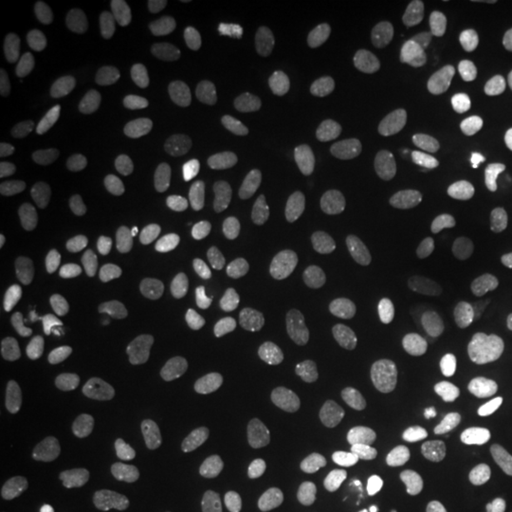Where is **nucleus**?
I'll return each mask as SVG.
<instances>
[{
    "label": "nucleus",
    "mask_w": 512,
    "mask_h": 512,
    "mask_svg": "<svg viewBox=\"0 0 512 512\" xmlns=\"http://www.w3.org/2000/svg\"><path fill=\"white\" fill-rule=\"evenodd\" d=\"M175 329V321L169 311L162 308H150L145 310L133 323V334L139 342L156 344L171 336Z\"/></svg>",
    "instance_id": "obj_40"
},
{
    "label": "nucleus",
    "mask_w": 512,
    "mask_h": 512,
    "mask_svg": "<svg viewBox=\"0 0 512 512\" xmlns=\"http://www.w3.org/2000/svg\"><path fill=\"white\" fill-rule=\"evenodd\" d=\"M165 512H194L186 503H184L183 499H175L169 507H167V511Z\"/></svg>",
    "instance_id": "obj_54"
},
{
    "label": "nucleus",
    "mask_w": 512,
    "mask_h": 512,
    "mask_svg": "<svg viewBox=\"0 0 512 512\" xmlns=\"http://www.w3.org/2000/svg\"><path fill=\"white\" fill-rule=\"evenodd\" d=\"M511 95H512V69H511Z\"/></svg>",
    "instance_id": "obj_57"
},
{
    "label": "nucleus",
    "mask_w": 512,
    "mask_h": 512,
    "mask_svg": "<svg viewBox=\"0 0 512 512\" xmlns=\"http://www.w3.org/2000/svg\"><path fill=\"white\" fill-rule=\"evenodd\" d=\"M338 190L351 209L372 215L382 209L384 192L378 173L363 162H348L338 169Z\"/></svg>",
    "instance_id": "obj_3"
},
{
    "label": "nucleus",
    "mask_w": 512,
    "mask_h": 512,
    "mask_svg": "<svg viewBox=\"0 0 512 512\" xmlns=\"http://www.w3.org/2000/svg\"><path fill=\"white\" fill-rule=\"evenodd\" d=\"M38 435L42 440V448L46 456L54 461H65L71 458L76 433H74L73 420L69 414L59 406H48L37 421Z\"/></svg>",
    "instance_id": "obj_11"
},
{
    "label": "nucleus",
    "mask_w": 512,
    "mask_h": 512,
    "mask_svg": "<svg viewBox=\"0 0 512 512\" xmlns=\"http://www.w3.org/2000/svg\"><path fill=\"white\" fill-rule=\"evenodd\" d=\"M503 439L512 448V403L507 410V416H505V423H503Z\"/></svg>",
    "instance_id": "obj_52"
},
{
    "label": "nucleus",
    "mask_w": 512,
    "mask_h": 512,
    "mask_svg": "<svg viewBox=\"0 0 512 512\" xmlns=\"http://www.w3.org/2000/svg\"><path fill=\"white\" fill-rule=\"evenodd\" d=\"M222 18H224V29L228 37L243 54L255 52L256 48L262 44V38H264L262 19L251 2L224 0Z\"/></svg>",
    "instance_id": "obj_8"
},
{
    "label": "nucleus",
    "mask_w": 512,
    "mask_h": 512,
    "mask_svg": "<svg viewBox=\"0 0 512 512\" xmlns=\"http://www.w3.org/2000/svg\"><path fill=\"white\" fill-rule=\"evenodd\" d=\"M334 10L332 0H298L296 2V16L298 21L306 27L319 25L323 19L329 18Z\"/></svg>",
    "instance_id": "obj_48"
},
{
    "label": "nucleus",
    "mask_w": 512,
    "mask_h": 512,
    "mask_svg": "<svg viewBox=\"0 0 512 512\" xmlns=\"http://www.w3.org/2000/svg\"><path fill=\"white\" fill-rule=\"evenodd\" d=\"M302 103L315 118L327 122H351L361 114V101L338 86L310 88L304 93Z\"/></svg>",
    "instance_id": "obj_7"
},
{
    "label": "nucleus",
    "mask_w": 512,
    "mask_h": 512,
    "mask_svg": "<svg viewBox=\"0 0 512 512\" xmlns=\"http://www.w3.org/2000/svg\"><path fill=\"white\" fill-rule=\"evenodd\" d=\"M61 389L74 412L82 418H90L101 399L103 382L93 366L76 365L63 376Z\"/></svg>",
    "instance_id": "obj_13"
},
{
    "label": "nucleus",
    "mask_w": 512,
    "mask_h": 512,
    "mask_svg": "<svg viewBox=\"0 0 512 512\" xmlns=\"http://www.w3.org/2000/svg\"><path fill=\"white\" fill-rule=\"evenodd\" d=\"M230 334L239 348L256 351L268 340V329L262 317L253 310H241L230 321Z\"/></svg>",
    "instance_id": "obj_36"
},
{
    "label": "nucleus",
    "mask_w": 512,
    "mask_h": 512,
    "mask_svg": "<svg viewBox=\"0 0 512 512\" xmlns=\"http://www.w3.org/2000/svg\"><path fill=\"white\" fill-rule=\"evenodd\" d=\"M444 249L454 256L463 266L476 270V272H492L497 268V258L492 251H488L480 241L475 238L450 230L442 238Z\"/></svg>",
    "instance_id": "obj_24"
},
{
    "label": "nucleus",
    "mask_w": 512,
    "mask_h": 512,
    "mask_svg": "<svg viewBox=\"0 0 512 512\" xmlns=\"http://www.w3.org/2000/svg\"><path fill=\"white\" fill-rule=\"evenodd\" d=\"M120 220H122L120 211H110L103 219H99L93 224L92 230L84 236L74 251V268L86 270L109 251L110 245L118 238Z\"/></svg>",
    "instance_id": "obj_18"
},
{
    "label": "nucleus",
    "mask_w": 512,
    "mask_h": 512,
    "mask_svg": "<svg viewBox=\"0 0 512 512\" xmlns=\"http://www.w3.org/2000/svg\"><path fill=\"white\" fill-rule=\"evenodd\" d=\"M152 169V160L145 152H126L114 158L103 177H101V190L107 196H122L137 190L147 181Z\"/></svg>",
    "instance_id": "obj_9"
},
{
    "label": "nucleus",
    "mask_w": 512,
    "mask_h": 512,
    "mask_svg": "<svg viewBox=\"0 0 512 512\" xmlns=\"http://www.w3.org/2000/svg\"><path fill=\"white\" fill-rule=\"evenodd\" d=\"M33 336L25 327L2 325L0 327V355H12L29 348Z\"/></svg>",
    "instance_id": "obj_49"
},
{
    "label": "nucleus",
    "mask_w": 512,
    "mask_h": 512,
    "mask_svg": "<svg viewBox=\"0 0 512 512\" xmlns=\"http://www.w3.org/2000/svg\"><path fill=\"white\" fill-rule=\"evenodd\" d=\"M475 313L465 304H444L421 311L416 319V329L423 338L448 340L467 334L475 327Z\"/></svg>",
    "instance_id": "obj_6"
},
{
    "label": "nucleus",
    "mask_w": 512,
    "mask_h": 512,
    "mask_svg": "<svg viewBox=\"0 0 512 512\" xmlns=\"http://www.w3.org/2000/svg\"><path fill=\"white\" fill-rule=\"evenodd\" d=\"M52 376V366L42 361H23L2 366L0 385L6 391H29L33 387L46 384Z\"/></svg>",
    "instance_id": "obj_30"
},
{
    "label": "nucleus",
    "mask_w": 512,
    "mask_h": 512,
    "mask_svg": "<svg viewBox=\"0 0 512 512\" xmlns=\"http://www.w3.org/2000/svg\"><path fill=\"white\" fill-rule=\"evenodd\" d=\"M21 184V169H19L16 148L8 141H0V186L4 192L14 194Z\"/></svg>",
    "instance_id": "obj_46"
},
{
    "label": "nucleus",
    "mask_w": 512,
    "mask_h": 512,
    "mask_svg": "<svg viewBox=\"0 0 512 512\" xmlns=\"http://www.w3.org/2000/svg\"><path fill=\"white\" fill-rule=\"evenodd\" d=\"M342 363V336L334 327H321L310 344V376L315 384L327 385L338 376Z\"/></svg>",
    "instance_id": "obj_14"
},
{
    "label": "nucleus",
    "mask_w": 512,
    "mask_h": 512,
    "mask_svg": "<svg viewBox=\"0 0 512 512\" xmlns=\"http://www.w3.org/2000/svg\"><path fill=\"white\" fill-rule=\"evenodd\" d=\"M209 370L215 382L228 391H243L249 385L247 366L236 353L228 349H217L211 353Z\"/></svg>",
    "instance_id": "obj_34"
},
{
    "label": "nucleus",
    "mask_w": 512,
    "mask_h": 512,
    "mask_svg": "<svg viewBox=\"0 0 512 512\" xmlns=\"http://www.w3.org/2000/svg\"><path fill=\"white\" fill-rule=\"evenodd\" d=\"M361 476L351 467L332 469L327 475L315 480L311 488V501L319 505H336L349 499L359 488Z\"/></svg>",
    "instance_id": "obj_26"
},
{
    "label": "nucleus",
    "mask_w": 512,
    "mask_h": 512,
    "mask_svg": "<svg viewBox=\"0 0 512 512\" xmlns=\"http://www.w3.org/2000/svg\"><path fill=\"white\" fill-rule=\"evenodd\" d=\"M298 205L291 196L279 194L274 190H256L247 200V211L256 219L272 220L291 217Z\"/></svg>",
    "instance_id": "obj_37"
},
{
    "label": "nucleus",
    "mask_w": 512,
    "mask_h": 512,
    "mask_svg": "<svg viewBox=\"0 0 512 512\" xmlns=\"http://www.w3.org/2000/svg\"><path fill=\"white\" fill-rule=\"evenodd\" d=\"M54 84L57 92L73 103H84L93 93L92 73L76 59H65L55 67Z\"/></svg>",
    "instance_id": "obj_28"
},
{
    "label": "nucleus",
    "mask_w": 512,
    "mask_h": 512,
    "mask_svg": "<svg viewBox=\"0 0 512 512\" xmlns=\"http://www.w3.org/2000/svg\"><path fill=\"white\" fill-rule=\"evenodd\" d=\"M131 46L135 55L152 67H169L175 61L177 44L164 19L147 18L137 23Z\"/></svg>",
    "instance_id": "obj_4"
},
{
    "label": "nucleus",
    "mask_w": 512,
    "mask_h": 512,
    "mask_svg": "<svg viewBox=\"0 0 512 512\" xmlns=\"http://www.w3.org/2000/svg\"><path fill=\"white\" fill-rule=\"evenodd\" d=\"M321 454L315 448H300L283 461L279 480L287 490H296L304 486L311 476L317 473L321 465Z\"/></svg>",
    "instance_id": "obj_35"
},
{
    "label": "nucleus",
    "mask_w": 512,
    "mask_h": 512,
    "mask_svg": "<svg viewBox=\"0 0 512 512\" xmlns=\"http://www.w3.org/2000/svg\"><path fill=\"white\" fill-rule=\"evenodd\" d=\"M8 486H10V473L6 469H2L0 471V494H6Z\"/></svg>",
    "instance_id": "obj_56"
},
{
    "label": "nucleus",
    "mask_w": 512,
    "mask_h": 512,
    "mask_svg": "<svg viewBox=\"0 0 512 512\" xmlns=\"http://www.w3.org/2000/svg\"><path fill=\"white\" fill-rule=\"evenodd\" d=\"M429 384V403H427V418L433 425H442L452 420L463 401L465 382L454 363L439 361L429 366L427 370Z\"/></svg>",
    "instance_id": "obj_2"
},
{
    "label": "nucleus",
    "mask_w": 512,
    "mask_h": 512,
    "mask_svg": "<svg viewBox=\"0 0 512 512\" xmlns=\"http://www.w3.org/2000/svg\"><path fill=\"white\" fill-rule=\"evenodd\" d=\"M414 512H448L439 499L433 494L420 495V499L414 505Z\"/></svg>",
    "instance_id": "obj_51"
},
{
    "label": "nucleus",
    "mask_w": 512,
    "mask_h": 512,
    "mask_svg": "<svg viewBox=\"0 0 512 512\" xmlns=\"http://www.w3.org/2000/svg\"><path fill=\"white\" fill-rule=\"evenodd\" d=\"M230 37L219 23H205L200 31L203 73L219 78L230 65Z\"/></svg>",
    "instance_id": "obj_23"
},
{
    "label": "nucleus",
    "mask_w": 512,
    "mask_h": 512,
    "mask_svg": "<svg viewBox=\"0 0 512 512\" xmlns=\"http://www.w3.org/2000/svg\"><path fill=\"white\" fill-rule=\"evenodd\" d=\"M177 480L169 471H154L133 484V497L141 505H156L175 492Z\"/></svg>",
    "instance_id": "obj_44"
},
{
    "label": "nucleus",
    "mask_w": 512,
    "mask_h": 512,
    "mask_svg": "<svg viewBox=\"0 0 512 512\" xmlns=\"http://www.w3.org/2000/svg\"><path fill=\"white\" fill-rule=\"evenodd\" d=\"M202 200V188L198 184L188 179L179 181L169 190L164 202L160 203V224L167 228H183L198 217Z\"/></svg>",
    "instance_id": "obj_15"
},
{
    "label": "nucleus",
    "mask_w": 512,
    "mask_h": 512,
    "mask_svg": "<svg viewBox=\"0 0 512 512\" xmlns=\"http://www.w3.org/2000/svg\"><path fill=\"white\" fill-rule=\"evenodd\" d=\"M275 465H277V458H275V454H268L266 458L262 459V469H264V473H266V475L274 471Z\"/></svg>",
    "instance_id": "obj_55"
},
{
    "label": "nucleus",
    "mask_w": 512,
    "mask_h": 512,
    "mask_svg": "<svg viewBox=\"0 0 512 512\" xmlns=\"http://www.w3.org/2000/svg\"><path fill=\"white\" fill-rule=\"evenodd\" d=\"M306 255V245L294 236L268 239L249 253V266L256 274L274 277L294 270Z\"/></svg>",
    "instance_id": "obj_5"
},
{
    "label": "nucleus",
    "mask_w": 512,
    "mask_h": 512,
    "mask_svg": "<svg viewBox=\"0 0 512 512\" xmlns=\"http://www.w3.org/2000/svg\"><path fill=\"white\" fill-rule=\"evenodd\" d=\"M382 294V277L366 268L342 272L332 281L329 289L330 302L346 313H359L374 308Z\"/></svg>",
    "instance_id": "obj_1"
},
{
    "label": "nucleus",
    "mask_w": 512,
    "mask_h": 512,
    "mask_svg": "<svg viewBox=\"0 0 512 512\" xmlns=\"http://www.w3.org/2000/svg\"><path fill=\"white\" fill-rule=\"evenodd\" d=\"M139 414L152 431H167L173 425V414L158 389H150L141 395Z\"/></svg>",
    "instance_id": "obj_45"
},
{
    "label": "nucleus",
    "mask_w": 512,
    "mask_h": 512,
    "mask_svg": "<svg viewBox=\"0 0 512 512\" xmlns=\"http://www.w3.org/2000/svg\"><path fill=\"white\" fill-rule=\"evenodd\" d=\"M194 494H196V501L203 511H215L222 501V494H224L222 476L202 473L196 478Z\"/></svg>",
    "instance_id": "obj_47"
},
{
    "label": "nucleus",
    "mask_w": 512,
    "mask_h": 512,
    "mask_svg": "<svg viewBox=\"0 0 512 512\" xmlns=\"http://www.w3.org/2000/svg\"><path fill=\"white\" fill-rule=\"evenodd\" d=\"M234 478V497L239 505L251 507L262 501L266 494V473L262 469V461L255 454H241L232 469Z\"/></svg>",
    "instance_id": "obj_20"
},
{
    "label": "nucleus",
    "mask_w": 512,
    "mask_h": 512,
    "mask_svg": "<svg viewBox=\"0 0 512 512\" xmlns=\"http://www.w3.org/2000/svg\"><path fill=\"white\" fill-rule=\"evenodd\" d=\"M69 126L71 124H69L67 110L63 109L61 105L50 107L40 116L37 129L33 131V139H31L33 150L40 156L54 152L67 139Z\"/></svg>",
    "instance_id": "obj_29"
},
{
    "label": "nucleus",
    "mask_w": 512,
    "mask_h": 512,
    "mask_svg": "<svg viewBox=\"0 0 512 512\" xmlns=\"http://www.w3.org/2000/svg\"><path fill=\"white\" fill-rule=\"evenodd\" d=\"M437 63L442 71L467 74V76H482L486 69V57L475 48H450L442 46L437 54Z\"/></svg>",
    "instance_id": "obj_39"
},
{
    "label": "nucleus",
    "mask_w": 512,
    "mask_h": 512,
    "mask_svg": "<svg viewBox=\"0 0 512 512\" xmlns=\"http://www.w3.org/2000/svg\"><path fill=\"white\" fill-rule=\"evenodd\" d=\"M480 456V444L473 435L467 433L456 435L446 446V465L459 480H467L475 475L480 465Z\"/></svg>",
    "instance_id": "obj_31"
},
{
    "label": "nucleus",
    "mask_w": 512,
    "mask_h": 512,
    "mask_svg": "<svg viewBox=\"0 0 512 512\" xmlns=\"http://www.w3.org/2000/svg\"><path fill=\"white\" fill-rule=\"evenodd\" d=\"M391 190L399 202L412 209L427 211L435 202L431 173L420 162L410 160L399 165L393 173Z\"/></svg>",
    "instance_id": "obj_10"
},
{
    "label": "nucleus",
    "mask_w": 512,
    "mask_h": 512,
    "mask_svg": "<svg viewBox=\"0 0 512 512\" xmlns=\"http://www.w3.org/2000/svg\"><path fill=\"white\" fill-rule=\"evenodd\" d=\"M378 399L389 421L403 420L410 401V368L403 361H395L385 368L378 384Z\"/></svg>",
    "instance_id": "obj_17"
},
{
    "label": "nucleus",
    "mask_w": 512,
    "mask_h": 512,
    "mask_svg": "<svg viewBox=\"0 0 512 512\" xmlns=\"http://www.w3.org/2000/svg\"><path fill=\"white\" fill-rule=\"evenodd\" d=\"M469 215L480 224L512 222V192L501 186H486L469 200Z\"/></svg>",
    "instance_id": "obj_22"
},
{
    "label": "nucleus",
    "mask_w": 512,
    "mask_h": 512,
    "mask_svg": "<svg viewBox=\"0 0 512 512\" xmlns=\"http://www.w3.org/2000/svg\"><path fill=\"white\" fill-rule=\"evenodd\" d=\"M401 329L395 319H382L366 330V355L370 363H380L399 344Z\"/></svg>",
    "instance_id": "obj_41"
},
{
    "label": "nucleus",
    "mask_w": 512,
    "mask_h": 512,
    "mask_svg": "<svg viewBox=\"0 0 512 512\" xmlns=\"http://www.w3.org/2000/svg\"><path fill=\"white\" fill-rule=\"evenodd\" d=\"M239 143L230 133H205L192 148L190 162L200 171H220L239 158Z\"/></svg>",
    "instance_id": "obj_19"
},
{
    "label": "nucleus",
    "mask_w": 512,
    "mask_h": 512,
    "mask_svg": "<svg viewBox=\"0 0 512 512\" xmlns=\"http://www.w3.org/2000/svg\"><path fill=\"white\" fill-rule=\"evenodd\" d=\"M334 412L342 420L351 423H366L376 416V403L361 391H340L332 399Z\"/></svg>",
    "instance_id": "obj_43"
},
{
    "label": "nucleus",
    "mask_w": 512,
    "mask_h": 512,
    "mask_svg": "<svg viewBox=\"0 0 512 512\" xmlns=\"http://www.w3.org/2000/svg\"><path fill=\"white\" fill-rule=\"evenodd\" d=\"M368 78L385 101H395L403 93V73L399 65L385 54H374L368 61Z\"/></svg>",
    "instance_id": "obj_33"
},
{
    "label": "nucleus",
    "mask_w": 512,
    "mask_h": 512,
    "mask_svg": "<svg viewBox=\"0 0 512 512\" xmlns=\"http://www.w3.org/2000/svg\"><path fill=\"white\" fill-rule=\"evenodd\" d=\"M69 23L76 40L86 48H101L107 42V27L103 18L84 2H76L69 12Z\"/></svg>",
    "instance_id": "obj_32"
},
{
    "label": "nucleus",
    "mask_w": 512,
    "mask_h": 512,
    "mask_svg": "<svg viewBox=\"0 0 512 512\" xmlns=\"http://www.w3.org/2000/svg\"><path fill=\"white\" fill-rule=\"evenodd\" d=\"M118 313V302L110 296L76 300L65 308V319L80 330L103 329Z\"/></svg>",
    "instance_id": "obj_25"
},
{
    "label": "nucleus",
    "mask_w": 512,
    "mask_h": 512,
    "mask_svg": "<svg viewBox=\"0 0 512 512\" xmlns=\"http://www.w3.org/2000/svg\"><path fill=\"white\" fill-rule=\"evenodd\" d=\"M69 245L61 239L38 245L23 258V270L29 275H50L67 260Z\"/></svg>",
    "instance_id": "obj_38"
},
{
    "label": "nucleus",
    "mask_w": 512,
    "mask_h": 512,
    "mask_svg": "<svg viewBox=\"0 0 512 512\" xmlns=\"http://www.w3.org/2000/svg\"><path fill=\"white\" fill-rule=\"evenodd\" d=\"M351 42L342 33H327L300 46L298 57L311 73H325L340 69L351 57Z\"/></svg>",
    "instance_id": "obj_12"
},
{
    "label": "nucleus",
    "mask_w": 512,
    "mask_h": 512,
    "mask_svg": "<svg viewBox=\"0 0 512 512\" xmlns=\"http://www.w3.org/2000/svg\"><path fill=\"white\" fill-rule=\"evenodd\" d=\"M8 105L19 126H31L40 107V78L31 67H18L10 76Z\"/></svg>",
    "instance_id": "obj_16"
},
{
    "label": "nucleus",
    "mask_w": 512,
    "mask_h": 512,
    "mask_svg": "<svg viewBox=\"0 0 512 512\" xmlns=\"http://www.w3.org/2000/svg\"><path fill=\"white\" fill-rule=\"evenodd\" d=\"M262 154L275 173L291 177L298 169L293 135L285 128L268 129L262 137Z\"/></svg>",
    "instance_id": "obj_27"
},
{
    "label": "nucleus",
    "mask_w": 512,
    "mask_h": 512,
    "mask_svg": "<svg viewBox=\"0 0 512 512\" xmlns=\"http://www.w3.org/2000/svg\"><path fill=\"white\" fill-rule=\"evenodd\" d=\"M93 512H122L120 511V507L112 501V499H103L97 507H95V511Z\"/></svg>",
    "instance_id": "obj_53"
},
{
    "label": "nucleus",
    "mask_w": 512,
    "mask_h": 512,
    "mask_svg": "<svg viewBox=\"0 0 512 512\" xmlns=\"http://www.w3.org/2000/svg\"><path fill=\"white\" fill-rule=\"evenodd\" d=\"M511 384L512 338H507L494 349V353L484 366L478 380V393L482 399H495L501 397Z\"/></svg>",
    "instance_id": "obj_21"
},
{
    "label": "nucleus",
    "mask_w": 512,
    "mask_h": 512,
    "mask_svg": "<svg viewBox=\"0 0 512 512\" xmlns=\"http://www.w3.org/2000/svg\"><path fill=\"white\" fill-rule=\"evenodd\" d=\"M423 450L416 442H401L387 450L384 459L385 475L391 480H403L420 467Z\"/></svg>",
    "instance_id": "obj_42"
},
{
    "label": "nucleus",
    "mask_w": 512,
    "mask_h": 512,
    "mask_svg": "<svg viewBox=\"0 0 512 512\" xmlns=\"http://www.w3.org/2000/svg\"><path fill=\"white\" fill-rule=\"evenodd\" d=\"M29 304V294L18 287L2 285L0 289V313H16Z\"/></svg>",
    "instance_id": "obj_50"
}]
</instances>
